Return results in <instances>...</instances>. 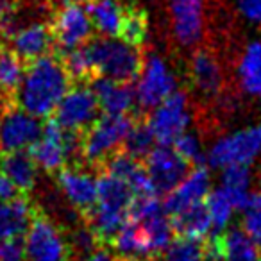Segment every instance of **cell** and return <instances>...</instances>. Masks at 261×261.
Returning a JSON list of instances; mask_svg holds the SVG:
<instances>
[{
  "label": "cell",
  "instance_id": "obj_1",
  "mask_svg": "<svg viewBox=\"0 0 261 261\" xmlns=\"http://www.w3.org/2000/svg\"><path fill=\"white\" fill-rule=\"evenodd\" d=\"M25 65L15 104L36 118H48L68 91L72 79L56 54H45Z\"/></svg>",
  "mask_w": 261,
  "mask_h": 261
},
{
  "label": "cell",
  "instance_id": "obj_2",
  "mask_svg": "<svg viewBox=\"0 0 261 261\" xmlns=\"http://www.w3.org/2000/svg\"><path fill=\"white\" fill-rule=\"evenodd\" d=\"M86 48L97 75L120 83H130L138 77L143 61L140 47H133L115 38L100 36L90 38L86 41Z\"/></svg>",
  "mask_w": 261,
  "mask_h": 261
},
{
  "label": "cell",
  "instance_id": "obj_3",
  "mask_svg": "<svg viewBox=\"0 0 261 261\" xmlns=\"http://www.w3.org/2000/svg\"><path fill=\"white\" fill-rule=\"evenodd\" d=\"M135 116L129 115H108L98 116L84 133H81V160L98 167L122 149V143L129 133Z\"/></svg>",
  "mask_w": 261,
  "mask_h": 261
},
{
  "label": "cell",
  "instance_id": "obj_4",
  "mask_svg": "<svg viewBox=\"0 0 261 261\" xmlns=\"http://www.w3.org/2000/svg\"><path fill=\"white\" fill-rule=\"evenodd\" d=\"M259 154L261 125H252L217 140L204 160L211 168H225L229 165H250Z\"/></svg>",
  "mask_w": 261,
  "mask_h": 261
},
{
  "label": "cell",
  "instance_id": "obj_5",
  "mask_svg": "<svg viewBox=\"0 0 261 261\" xmlns=\"http://www.w3.org/2000/svg\"><path fill=\"white\" fill-rule=\"evenodd\" d=\"M175 90H177V83L165 59L154 52L143 56L138 84L135 88L138 108L143 111L154 109Z\"/></svg>",
  "mask_w": 261,
  "mask_h": 261
},
{
  "label": "cell",
  "instance_id": "obj_6",
  "mask_svg": "<svg viewBox=\"0 0 261 261\" xmlns=\"http://www.w3.org/2000/svg\"><path fill=\"white\" fill-rule=\"evenodd\" d=\"M27 261H70V247L59 227L36 211L27 229L25 238Z\"/></svg>",
  "mask_w": 261,
  "mask_h": 261
},
{
  "label": "cell",
  "instance_id": "obj_7",
  "mask_svg": "<svg viewBox=\"0 0 261 261\" xmlns=\"http://www.w3.org/2000/svg\"><path fill=\"white\" fill-rule=\"evenodd\" d=\"M129 217L140 224L152 254H160L172 240V218L167 213L158 195L135 197L130 204Z\"/></svg>",
  "mask_w": 261,
  "mask_h": 261
},
{
  "label": "cell",
  "instance_id": "obj_8",
  "mask_svg": "<svg viewBox=\"0 0 261 261\" xmlns=\"http://www.w3.org/2000/svg\"><path fill=\"white\" fill-rule=\"evenodd\" d=\"M48 23L54 36V54H63L86 43L93 34L91 20L81 4L54 9Z\"/></svg>",
  "mask_w": 261,
  "mask_h": 261
},
{
  "label": "cell",
  "instance_id": "obj_9",
  "mask_svg": "<svg viewBox=\"0 0 261 261\" xmlns=\"http://www.w3.org/2000/svg\"><path fill=\"white\" fill-rule=\"evenodd\" d=\"M147 123L152 130L156 143L172 145L190 123L188 95L179 90L172 91L161 104L152 109V115Z\"/></svg>",
  "mask_w": 261,
  "mask_h": 261
},
{
  "label": "cell",
  "instance_id": "obj_10",
  "mask_svg": "<svg viewBox=\"0 0 261 261\" xmlns=\"http://www.w3.org/2000/svg\"><path fill=\"white\" fill-rule=\"evenodd\" d=\"M41 135L40 118L23 111L15 102H6L0 111V152L25 150Z\"/></svg>",
  "mask_w": 261,
  "mask_h": 261
},
{
  "label": "cell",
  "instance_id": "obj_11",
  "mask_svg": "<svg viewBox=\"0 0 261 261\" xmlns=\"http://www.w3.org/2000/svg\"><path fill=\"white\" fill-rule=\"evenodd\" d=\"M98 102L90 86L79 84L68 88L58 108L54 109V120L61 127L75 133H84L98 118Z\"/></svg>",
  "mask_w": 261,
  "mask_h": 261
},
{
  "label": "cell",
  "instance_id": "obj_12",
  "mask_svg": "<svg viewBox=\"0 0 261 261\" xmlns=\"http://www.w3.org/2000/svg\"><path fill=\"white\" fill-rule=\"evenodd\" d=\"M188 161L170 145H158L145 156V170L156 195H167L188 174Z\"/></svg>",
  "mask_w": 261,
  "mask_h": 261
},
{
  "label": "cell",
  "instance_id": "obj_13",
  "mask_svg": "<svg viewBox=\"0 0 261 261\" xmlns=\"http://www.w3.org/2000/svg\"><path fill=\"white\" fill-rule=\"evenodd\" d=\"M204 0H170L172 31L181 47H195L204 36Z\"/></svg>",
  "mask_w": 261,
  "mask_h": 261
},
{
  "label": "cell",
  "instance_id": "obj_14",
  "mask_svg": "<svg viewBox=\"0 0 261 261\" xmlns=\"http://www.w3.org/2000/svg\"><path fill=\"white\" fill-rule=\"evenodd\" d=\"M58 186L65 199L86 217L97 204V179L75 167H65L58 172Z\"/></svg>",
  "mask_w": 261,
  "mask_h": 261
},
{
  "label": "cell",
  "instance_id": "obj_15",
  "mask_svg": "<svg viewBox=\"0 0 261 261\" xmlns=\"http://www.w3.org/2000/svg\"><path fill=\"white\" fill-rule=\"evenodd\" d=\"M211 188V175L206 167H197L193 168L190 174L182 177V181L167 193V199L163 200V206L167 213L175 215L182 211L185 207L193 206L197 202H202L207 197Z\"/></svg>",
  "mask_w": 261,
  "mask_h": 261
},
{
  "label": "cell",
  "instance_id": "obj_16",
  "mask_svg": "<svg viewBox=\"0 0 261 261\" xmlns=\"http://www.w3.org/2000/svg\"><path fill=\"white\" fill-rule=\"evenodd\" d=\"M11 50L23 63H31L45 54L54 52V36L48 22H33L20 27L11 36Z\"/></svg>",
  "mask_w": 261,
  "mask_h": 261
},
{
  "label": "cell",
  "instance_id": "obj_17",
  "mask_svg": "<svg viewBox=\"0 0 261 261\" xmlns=\"http://www.w3.org/2000/svg\"><path fill=\"white\" fill-rule=\"evenodd\" d=\"M90 88L97 97L98 108L108 115H127L136 104L135 88L130 83H120L104 75H95Z\"/></svg>",
  "mask_w": 261,
  "mask_h": 261
},
{
  "label": "cell",
  "instance_id": "obj_18",
  "mask_svg": "<svg viewBox=\"0 0 261 261\" xmlns=\"http://www.w3.org/2000/svg\"><path fill=\"white\" fill-rule=\"evenodd\" d=\"M190 73L195 88L206 97H217L224 88V73L217 56L207 48H197L192 56Z\"/></svg>",
  "mask_w": 261,
  "mask_h": 261
},
{
  "label": "cell",
  "instance_id": "obj_19",
  "mask_svg": "<svg viewBox=\"0 0 261 261\" xmlns=\"http://www.w3.org/2000/svg\"><path fill=\"white\" fill-rule=\"evenodd\" d=\"M111 249L120 261H147L152 256V250L145 238V232L133 218H127L120 231L111 240Z\"/></svg>",
  "mask_w": 261,
  "mask_h": 261
},
{
  "label": "cell",
  "instance_id": "obj_20",
  "mask_svg": "<svg viewBox=\"0 0 261 261\" xmlns=\"http://www.w3.org/2000/svg\"><path fill=\"white\" fill-rule=\"evenodd\" d=\"M25 197L27 195H20L13 200L0 202V240L23 236L27 232L38 210Z\"/></svg>",
  "mask_w": 261,
  "mask_h": 261
},
{
  "label": "cell",
  "instance_id": "obj_21",
  "mask_svg": "<svg viewBox=\"0 0 261 261\" xmlns=\"http://www.w3.org/2000/svg\"><path fill=\"white\" fill-rule=\"evenodd\" d=\"M0 170L16 185V188L27 195L33 192L38 179V165L33 156L25 150H11L0 152Z\"/></svg>",
  "mask_w": 261,
  "mask_h": 261
},
{
  "label": "cell",
  "instance_id": "obj_22",
  "mask_svg": "<svg viewBox=\"0 0 261 261\" xmlns=\"http://www.w3.org/2000/svg\"><path fill=\"white\" fill-rule=\"evenodd\" d=\"M133 199H135V195L122 179L106 174V172L97 179V204H95V207H98V210L129 215Z\"/></svg>",
  "mask_w": 261,
  "mask_h": 261
},
{
  "label": "cell",
  "instance_id": "obj_23",
  "mask_svg": "<svg viewBox=\"0 0 261 261\" xmlns=\"http://www.w3.org/2000/svg\"><path fill=\"white\" fill-rule=\"evenodd\" d=\"M149 33V15L135 0L122 2V18H120L118 36L122 41L133 45V47H142Z\"/></svg>",
  "mask_w": 261,
  "mask_h": 261
},
{
  "label": "cell",
  "instance_id": "obj_24",
  "mask_svg": "<svg viewBox=\"0 0 261 261\" xmlns=\"http://www.w3.org/2000/svg\"><path fill=\"white\" fill-rule=\"evenodd\" d=\"M86 13L91 25L100 36L116 38L122 18V2L120 0H88Z\"/></svg>",
  "mask_w": 261,
  "mask_h": 261
},
{
  "label": "cell",
  "instance_id": "obj_25",
  "mask_svg": "<svg viewBox=\"0 0 261 261\" xmlns=\"http://www.w3.org/2000/svg\"><path fill=\"white\" fill-rule=\"evenodd\" d=\"M172 227L181 236L204 238L211 232V217L206 202H197L193 206L185 207L179 213L172 215Z\"/></svg>",
  "mask_w": 261,
  "mask_h": 261
},
{
  "label": "cell",
  "instance_id": "obj_26",
  "mask_svg": "<svg viewBox=\"0 0 261 261\" xmlns=\"http://www.w3.org/2000/svg\"><path fill=\"white\" fill-rule=\"evenodd\" d=\"M25 63L11 50V47L0 43V98L6 102H15V95L20 88L25 70Z\"/></svg>",
  "mask_w": 261,
  "mask_h": 261
},
{
  "label": "cell",
  "instance_id": "obj_27",
  "mask_svg": "<svg viewBox=\"0 0 261 261\" xmlns=\"http://www.w3.org/2000/svg\"><path fill=\"white\" fill-rule=\"evenodd\" d=\"M238 81L247 95L261 97V41H250L238 63Z\"/></svg>",
  "mask_w": 261,
  "mask_h": 261
},
{
  "label": "cell",
  "instance_id": "obj_28",
  "mask_svg": "<svg viewBox=\"0 0 261 261\" xmlns=\"http://www.w3.org/2000/svg\"><path fill=\"white\" fill-rule=\"evenodd\" d=\"M222 188L227 192L234 210H243L250 197V174L249 165H229L222 168Z\"/></svg>",
  "mask_w": 261,
  "mask_h": 261
},
{
  "label": "cell",
  "instance_id": "obj_29",
  "mask_svg": "<svg viewBox=\"0 0 261 261\" xmlns=\"http://www.w3.org/2000/svg\"><path fill=\"white\" fill-rule=\"evenodd\" d=\"M222 245V261H261L257 245L245 234L243 229H229L227 232H218Z\"/></svg>",
  "mask_w": 261,
  "mask_h": 261
},
{
  "label": "cell",
  "instance_id": "obj_30",
  "mask_svg": "<svg viewBox=\"0 0 261 261\" xmlns=\"http://www.w3.org/2000/svg\"><path fill=\"white\" fill-rule=\"evenodd\" d=\"M154 143H156V140H154L149 123L142 118H135L122 143V150H125L127 154L142 161V158H145L154 149Z\"/></svg>",
  "mask_w": 261,
  "mask_h": 261
},
{
  "label": "cell",
  "instance_id": "obj_31",
  "mask_svg": "<svg viewBox=\"0 0 261 261\" xmlns=\"http://www.w3.org/2000/svg\"><path fill=\"white\" fill-rule=\"evenodd\" d=\"M161 252V261H202L204 240L179 234Z\"/></svg>",
  "mask_w": 261,
  "mask_h": 261
},
{
  "label": "cell",
  "instance_id": "obj_32",
  "mask_svg": "<svg viewBox=\"0 0 261 261\" xmlns=\"http://www.w3.org/2000/svg\"><path fill=\"white\" fill-rule=\"evenodd\" d=\"M206 206L211 217V227L217 232H220L222 229L227 227V224L232 218V213H234V206H232L227 192L222 186L207 193Z\"/></svg>",
  "mask_w": 261,
  "mask_h": 261
},
{
  "label": "cell",
  "instance_id": "obj_33",
  "mask_svg": "<svg viewBox=\"0 0 261 261\" xmlns=\"http://www.w3.org/2000/svg\"><path fill=\"white\" fill-rule=\"evenodd\" d=\"M243 231L257 247H261V193L250 195L243 207Z\"/></svg>",
  "mask_w": 261,
  "mask_h": 261
},
{
  "label": "cell",
  "instance_id": "obj_34",
  "mask_svg": "<svg viewBox=\"0 0 261 261\" xmlns=\"http://www.w3.org/2000/svg\"><path fill=\"white\" fill-rule=\"evenodd\" d=\"M70 256L72 257H86L88 254H91L95 249L100 247L97 236L93 234V231L90 229V225L84 224L73 229L72 236H70Z\"/></svg>",
  "mask_w": 261,
  "mask_h": 261
},
{
  "label": "cell",
  "instance_id": "obj_35",
  "mask_svg": "<svg viewBox=\"0 0 261 261\" xmlns=\"http://www.w3.org/2000/svg\"><path fill=\"white\" fill-rule=\"evenodd\" d=\"M175 152L181 158H185L188 163H202L204 161V154H202V145H200V140L195 133H182V135L177 136L174 143Z\"/></svg>",
  "mask_w": 261,
  "mask_h": 261
},
{
  "label": "cell",
  "instance_id": "obj_36",
  "mask_svg": "<svg viewBox=\"0 0 261 261\" xmlns=\"http://www.w3.org/2000/svg\"><path fill=\"white\" fill-rule=\"evenodd\" d=\"M0 261H27L22 236L0 240Z\"/></svg>",
  "mask_w": 261,
  "mask_h": 261
},
{
  "label": "cell",
  "instance_id": "obj_37",
  "mask_svg": "<svg viewBox=\"0 0 261 261\" xmlns=\"http://www.w3.org/2000/svg\"><path fill=\"white\" fill-rule=\"evenodd\" d=\"M238 9L249 22L261 23V0H236Z\"/></svg>",
  "mask_w": 261,
  "mask_h": 261
},
{
  "label": "cell",
  "instance_id": "obj_38",
  "mask_svg": "<svg viewBox=\"0 0 261 261\" xmlns=\"http://www.w3.org/2000/svg\"><path fill=\"white\" fill-rule=\"evenodd\" d=\"M23 195L16 185L4 174V172L0 170V202H6V200H13L16 197Z\"/></svg>",
  "mask_w": 261,
  "mask_h": 261
},
{
  "label": "cell",
  "instance_id": "obj_39",
  "mask_svg": "<svg viewBox=\"0 0 261 261\" xmlns=\"http://www.w3.org/2000/svg\"><path fill=\"white\" fill-rule=\"evenodd\" d=\"M81 261H120L115 254H111L104 245H100L98 249H95L91 254H88L86 257H83Z\"/></svg>",
  "mask_w": 261,
  "mask_h": 261
},
{
  "label": "cell",
  "instance_id": "obj_40",
  "mask_svg": "<svg viewBox=\"0 0 261 261\" xmlns=\"http://www.w3.org/2000/svg\"><path fill=\"white\" fill-rule=\"evenodd\" d=\"M88 0H47V4L52 8V11L58 8H63V6H70V4H81L84 6Z\"/></svg>",
  "mask_w": 261,
  "mask_h": 261
}]
</instances>
